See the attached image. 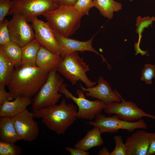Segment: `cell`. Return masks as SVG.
Masks as SVG:
<instances>
[{"mask_svg":"<svg viewBox=\"0 0 155 155\" xmlns=\"http://www.w3.org/2000/svg\"><path fill=\"white\" fill-rule=\"evenodd\" d=\"M49 72L37 66L15 68L7 85L9 92L14 99L19 97L31 98L45 83Z\"/></svg>","mask_w":155,"mask_h":155,"instance_id":"6da1fadb","label":"cell"},{"mask_svg":"<svg viewBox=\"0 0 155 155\" xmlns=\"http://www.w3.org/2000/svg\"><path fill=\"white\" fill-rule=\"evenodd\" d=\"M77 107L67 104L63 98L59 104H53L38 109L33 113L34 117L40 118L50 130L58 135L63 134L77 117Z\"/></svg>","mask_w":155,"mask_h":155,"instance_id":"7a4b0ae2","label":"cell"},{"mask_svg":"<svg viewBox=\"0 0 155 155\" xmlns=\"http://www.w3.org/2000/svg\"><path fill=\"white\" fill-rule=\"evenodd\" d=\"M85 15L73 6L66 5H60L42 15L53 31L67 38L73 34L79 28L81 19Z\"/></svg>","mask_w":155,"mask_h":155,"instance_id":"3957f363","label":"cell"},{"mask_svg":"<svg viewBox=\"0 0 155 155\" xmlns=\"http://www.w3.org/2000/svg\"><path fill=\"white\" fill-rule=\"evenodd\" d=\"M58 73L69 81L73 85L80 80L89 88L95 86L96 82L91 81L87 76L86 72L90 70L89 65L83 61L77 51L64 55L56 68Z\"/></svg>","mask_w":155,"mask_h":155,"instance_id":"277c9868","label":"cell"},{"mask_svg":"<svg viewBox=\"0 0 155 155\" xmlns=\"http://www.w3.org/2000/svg\"><path fill=\"white\" fill-rule=\"evenodd\" d=\"M64 80L56 68L49 71L48 78L32 99V111L55 104L62 96L59 91Z\"/></svg>","mask_w":155,"mask_h":155,"instance_id":"5b68a950","label":"cell"},{"mask_svg":"<svg viewBox=\"0 0 155 155\" xmlns=\"http://www.w3.org/2000/svg\"><path fill=\"white\" fill-rule=\"evenodd\" d=\"M8 15L18 14L28 22L44 13L54 10L58 6L54 0H13Z\"/></svg>","mask_w":155,"mask_h":155,"instance_id":"8992f818","label":"cell"},{"mask_svg":"<svg viewBox=\"0 0 155 155\" xmlns=\"http://www.w3.org/2000/svg\"><path fill=\"white\" fill-rule=\"evenodd\" d=\"M67 85L63 83L61 86L59 92L64 95L68 99H71L78 106L77 117L82 119L91 120L104 109L106 105L103 101L99 100H90L86 99L84 92L81 89H78L76 93V97L73 95L67 88Z\"/></svg>","mask_w":155,"mask_h":155,"instance_id":"52a82bcc","label":"cell"},{"mask_svg":"<svg viewBox=\"0 0 155 155\" xmlns=\"http://www.w3.org/2000/svg\"><path fill=\"white\" fill-rule=\"evenodd\" d=\"M94 118V121H90L87 123L98 127L102 133H113L120 129L132 132L136 129L147 128V124L142 119L135 122H129L120 119L115 114L112 117H106L100 113L97 114Z\"/></svg>","mask_w":155,"mask_h":155,"instance_id":"ba28073f","label":"cell"},{"mask_svg":"<svg viewBox=\"0 0 155 155\" xmlns=\"http://www.w3.org/2000/svg\"><path fill=\"white\" fill-rule=\"evenodd\" d=\"M114 90L120 97L121 102H114L106 105L103 109L106 113L116 115L120 119L129 122L138 120L143 117L155 120V116L144 112L135 103L125 100L116 90Z\"/></svg>","mask_w":155,"mask_h":155,"instance_id":"9c48e42d","label":"cell"},{"mask_svg":"<svg viewBox=\"0 0 155 155\" xmlns=\"http://www.w3.org/2000/svg\"><path fill=\"white\" fill-rule=\"evenodd\" d=\"M8 28L11 41L21 47L35 38L32 27L22 16L13 15L8 22Z\"/></svg>","mask_w":155,"mask_h":155,"instance_id":"30bf717a","label":"cell"},{"mask_svg":"<svg viewBox=\"0 0 155 155\" xmlns=\"http://www.w3.org/2000/svg\"><path fill=\"white\" fill-rule=\"evenodd\" d=\"M31 22L34 31L35 38L40 45L62 57L63 49L56 39L53 30L48 23L38 19L37 17L33 19Z\"/></svg>","mask_w":155,"mask_h":155,"instance_id":"8fae6325","label":"cell"},{"mask_svg":"<svg viewBox=\"0 0 155 155\" xmlns=\"http://www.w3.org/2000/svg\"><path fill=\"white\" fill-rule=\"evenodd\" d=\"M34 117L33 113L27 109L12 117L15 128L22 140L31 142L38 136L39 131L38 124Z\"/></svg>","mask_w":155,"mask_h":155,"instance_id":"7c38bea8","label":"cell"},{"mask_svg":"<svg viewBox=\"0 0 155 155\" xmlns=\"http://www.w3.org/2000/svg\"><path fill=\"white\" fill-rule=\"evenodd\" d=\"M98 84L95 86L88 88L80 84V88L87 97H91L104 102L106 105L113 102H120V97L113 90L110 85L102 76H100L97 81Z\"/></svg>","mask_w":155,"mask_h":155,"instance_id":"4fadbf2b","label":"cell"},{"mask_svg":"<svg viewBox=\"0 0 155 155\" xmlns=\"http://www.w3.org/2000/svg\"><path fill=\"white\" fill-rule=\"evenodd\" d=\"M53 32L56 39L63 49V53L62 56V58L67 54L75 51H80L81 52H83L85 51H91L100 56L102 58L103 62H106L107 64L108 68L109 69L111 68V66L104 57L99 53L93 47L92 43L94 35L88 40L81 41L63 37L53 31Z\"/></svg>","mask_w":155,"mask_h":155,"instance_id":"5bb4252c","label":"cell"},{"mask_svg":"<svg viewBox=\"0 0 155 155\" xmlns=\"http://www.w3.org/2000/svg\"><path fill=\"white\" fill-rule=\"evenodd\" d=\"M125 144L126 155H147L150 145L148 133L143 130L136 131L127 137Z\"/></svg>","mask_w":155,"mask_h":155,"instance_id":"9a60e30c","label":"cell"},{"mask_svg":"<svg viewBox=\"0 0 155 155\" xmlns=\"http://www.w3.org/2000/svg\"><path fill=\"white\" fill-rule=\"evenodd\" d=\"M0 105V117H13L22 112L32 103L31 98L19 97Z\"/></svg>","mask_w":155,"mask_h":155,"instance_id":"2e32d148","label":"cell"},{"mask_svg":"<svg viewBox=\"0 0 155 155\" xmlns=\"http://www.w3.org/2000/svg\"><path fill=\"white\" fill-rule=\"evenodd\" d=\"M62 59L61 56L41 46L36 61V66L49 71L56 68Z\"/></svg>","mask_w":155,"mask_h":155,"instance_id":"e0dca14e","label":"cell"},{"mask_svg":"<svg viewBox=\"0 0 155 155\" xmlns=\"http://www.w3.org/2000/svg\"><path fill=\"white\" fill-rule=\"evenodd\" d=\"M21 140L15 128L12 117H0V141L15 144Z\"/></svg>","mask_w":155,"mask_h":155,"instance_id":"ac0fdd59","label":"cell"},{"mask_svg":"<svg viewBox=\"0 0 155 155\" xmlns=\"http://www.w3.org/2000/svg\"><path fill=\"white\" fill-rule=\"evenodd\" d=\"M101 133L98 127L94 126V128L88 131L83 138L75 144V148L87 151L93 147L101 146L104 143Z\"/></svg>","mask_w":155,"mask_h":155,"instance_id":"d6986e66","label":"cell"},{"mask_svg":"<svg viewBox=\"0 0 155 155\" xmlns=\"http://www.w3.org/2000/svg\"><path fill=\"white\" fill-rule=\"evenodd\" d=\"M41 46L35 38L21 47V66H36V58Z\"/></svg>","mask_w":155,"mask_h":155,"instance_id":"ffe728a7","label":"cell"},{"mask_svg":"<svg viewBox=\"0 0 155 155\" xmlns=\"http://www.w3.org/2000/svg\"><path fill=\"white\" fill-rule=\"evenodd\" d=\"M94 7L97 9L104 18L111 19L114 12L118 11L122 8L120 3L114 0H93Z\"/></svg>","mask_w":155,"mask_h":155,"instance_id":"44dd1931","label":"cell"},{"mask_svg":"<svg viewBox=\"0 0 155 155\" xmlns=\"http://www.w3.org/2000/svg\"><path fill=\"white\" fill-rule=\"evenodd\" d=\"M13 65L0 47V84L7 86L14 71Z\"/></svg>","mask_w":155,"mask_h":155,"instance_id":"7402d4cb","label":"cell"},{"mask_svg":"<svg viewBox=\"0 0 155 155\" xmlns=\"http://www.w3.org/2000/svg\"><path fill=\"white\" fill-rule=\"evenodd\" d=\"M0 47L13 63L15 68L21 66V47L16 43L11 41L6 44L0 45Z\"/></svg>","mask_w":155,"mask_h":155,"instance_id":"603a6c76","label":"cell"},{"mask_svg":"<svg viewBox=\"0 0 155 155\" xmlns=\"http://www.w3.org/2000/svg\"><path fill=\"white\" fill-rule=\"evenodd\" d=\"M154 21H155V17L154 16L151 17L147 16L142 18L139 16L137 17L135 24L136 26L135 32L138 34L139 38L137 42H135V45L138 48H140V45L142 37V34L144 29L149 27Z\"/></svg>","mask_w":155,"mask_h":155,"instance_id":"cb8c5ba5","label":"cell"},{"mask_svg":"<svg viewBox=\"0 0 155 155\" xmlns=\"http://www.w3.org/2000/svg\"><path fill=\"white\" fill-rule=\"evenodd\" d=\"M22 150L14 144L0 141V155H19Z\"/></svg>","mask_w":155,"mask_h":155,"instance_id":"d4e9b609","label":"cell"},{"mask_svg":"<svg viewBox=\"0 0 155 155\" xmlns=\"http://www.w3.org/2000/svg\"><path fill=\"white\" fill-rule=\"evenodd\" d=\"M152 78H155V65L146 64L142 70L140 80L145 81L146 84H151Z\"/></svg>","mask_w":155,"mask_h":155,"instance_id":"484cf974","label":"cell"},{"mask_svg":"<svg viewBox=\"0 0 155 155\" xmlns=\"http://www.w3.org/2000/svg\"><path fill=\"white\" fill-rule=\"evenodd\" d=\"M114 139L115 146L114 150L110 152V155H126V147L125 144L123 142L122 137L115 135Z\"/></svg>","mask_w":155,"mask_h":155,"instance_id":"4316f807","label":"cell"},{"mask_svg":"<svg viewBox=\"0 0 155 155\" xmlns=\"http://www.w3.org/2000/svg\"><path fill=\"white\" fill-rule=\"evenodd\" d=\"M9 21L7 19L0 23V45L6 44L11 41L8 28Z\"/></svg>","mask_w":155,"mask_h":155,"instance_id":"83f0119b","label":"cell"},{"mask_svg":"<svg viewBox=\"0 0 155 155\" xmlns=\"http://www.w3.org/2000/svg\"><path fill=\"white\" fill-rule=\"evenodd\" d=\"M73 6L77 9L88 15L90 10L94 7L93 0H78Z\"/></svg>","mask_w":155,"mask_h":155,"instance_id":"f1b7e54d","label":"cell"},{"mask_svg":"<svg viewBox=\"0 0 155 155\" xmlns=\"http://www.w3.org/2000/svg\"><path fill=\"white\" fill-rule=\"evenodd\" d=\"M12 5V1L11 0H0V23L8 15Z\"/></svg>","mask_w":155,"mask_h":155,"instance_id":"f546056e","label":"cell"},{"mask_svg":"<svg viewBox=\"0 0 155 155\" xmlns=\"http://www.w3.org/2000/svg\"><path fill=\"white\" fill-rule=\"evenodd\" d=\"M5 86L0 84V105L7 101H11L14 98L11 93L7 92L5 88Z\"/></svg>","mask_w":155,"mask_h":155,"instance_id":"4dcf8cb0","label":"cell"},{"mask_svg":"<svg viewBox=\"0 0 155 155\" xmlns=\"http://www.w3.org/2000/svg\"><path fill=\"white\" fill-rule=\"evenodd\" d=\"M150 145L147 155H155V133H148Z\"/></svg>","mask_w":155,"mask_h":155,"instance_id":"1f68e13d","label":"cell"},{"mask_svg":"<svg viewBox=\"0 0 155 155\" xmlns=\"http://www.w3.org/2000/svg\"><path fill=\"white\" fill-rule=\"evenodd\" d=\"M66 150L70 153L71 155H89V153L86 151L80 149L72 148L69 146L65 148Z\"/></svg>","mask_w":155,"mask_h":155,"instance_id":"d6a6232c","label":"cell"},{"mask_svg":"<svg viewBox=\"0 0 155 155\" xmlns=\"http://www.w3.org/2000/svg\"><path fill=\"white\" fill-rule=\"evenodd\" d=\"M78 0H54L58 6L66 5L73 6Z\"/></svg>","mask_w":155,"mask_h":155,"instance_id":"836d02e7","label":"cell"},{"mask_svg":"<svg viewBox=\"0 0 155 155\" xmlns=\"http://www.w3.org/2000/svg\"><path fill=\"white\" fill-rule=\"evenodd\" d=\"M98 154L99 155H110V152H109L107 148L103 147L99 150Z\"/></svg>","mask_w":155,"mask_h":155,"instance_id":"e575fe53","label":"cell"},{"mask_svg":"<svg viewBox=\"0 0 155 155\" xmlns=\"http://www.w3.org/2000/svg\"><path fill=\"white\" fill-rule=\"evenodd\" d=\"M128 0L130 1H132L133 0Z\"/></svg>","mask_w":155,"mask_h":155,"instance_id":"d590c367","label":"cell"}]
</instances>
